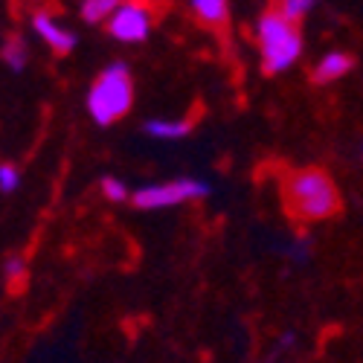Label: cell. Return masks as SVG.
Masks as SVG:
<instances>
[{
  "mask_svg": "<svg viewBox=\"0 0 363 363\" xmlns=\"http://www.w3.org/2000/svg\"><path fill=\"white\" fill-rule=\"evenodd\" d=\"M99 189H102L105 201H111V203H125V201H131V198H134V192L125 186V180H123V177H113V174L102 177Z\"/></svg>",
  "mask_w": 363,
  "mask_h": 363,
  "instance_id": "7c38bea8",
  "label": "cell"
},
{
  "mask_svg": "<svg viewBox=\"0 0 363 363\" xmlns=\"http://www.w3.org/2000/svg\"><path fill=\"white\" fill-rule=\"evenodd\" d=\"M134 105V76L125 62H111L90 84L84 108L96 125L119 123Z\"/></svg>",
  "mask_w": 363,
  "mask_h": 363,
  "instance_id": "3957f363",
  "label": "cell"
},
{
  "mask_svg": "<svg viewBox=\"0 0 363 363\" xmlns=\"http://www.w3.org/2000/svg\"><path fill=\"white\" fill-rule=\"evenodd\" d=\"M123 0H82V21L84 23H108Z\"/></svg>",
  "mask_w": 363,
  "mask_h": 363,
  "instance_id": "30bf717a",
  "label": "cell"
},
{
  "mask_svg": "<svg viewBox=\"0 0 363 363\" xmlns=\"http://www.w3.org/2000/svg\"><path fill=\"white\" fill-rule=\"evenodd\" d=\"M285 206L299 221H328L340 209V192L323 169H294L285 177Z\"/></svg>",
  "mask_w": 363,
  "mask_h": 363,
  "instance_id": "6da1fadb",
  "label": "cell"
},
{
  "mask_svg": "<svg viewBox=\"0 0 363 363\" xmlns=\"http://www.w3.org/2000/svg\"><path fill=\"white\" fill-rule=\"evenodd\" d=\"M352 67H354V58L346 50H328L314 65V82L317 84H331V82L349 76Z\"/></svg>",
  "mask_w": 363,
  "mask_h": 363,
  "instance_id": "52a82bcc",
  "label": "cell"
},
{
  "mask_svg": "<svg viewBox=\"0 0 363 363\" xmlns=\"http://www.w3.org/2000/svg\"><path fill=\"white\" fill-rule=\"evenodd\" d=\"M4 277H6L9 282H18V279L23 277V259L9 256V259H6V264H4Z\"/></svg>",
  "mask_w": 363,
  "mask_h": 363,
  "instance_id": "9a60e30c",
  "label": "cell"
},
{
  "mask_svg": "<svg viewBox=\"0 0 363 363\" xmlns=\"http://www.w3.org/2000/svg\"><path fill=\"white\" fill-rule=\"evenodd\" d=\"M189 9L201 23L221 26L230 18V0H189Z\"/></svg>",
  "mask_w": 363,
  "mask_h": 363,
  "instance_id": "9c48e42d",
  "label": "cell"
},
{
  "mask_svg": "<svg viewBox=\"0 0 363 363\" xmlns=\"http://www.w3.org/2000/svg\"><path fill=\"white\" fill-rule=\"evenodd\" d=\"M148 137H155V140H163V143H174V140H184L192 125L186 123V119H148V123L143 125Z\"/></svg>",
  "mask_w": 363,
  "mask_h": 363,
  "instance_id": "ba28073f",
  "label": "cell"
},
{
  "mask_svg": "<svg viewBox=\"0 0 363 363\" xmlns=\"http://www.w3.org/2000/svg\"><path fill=\"white\" fill-rule=\"evenodd\" d=\"M314 6H317V0H277V12H282L285 18L296 21V23L306 15H311Z\"/></svg>",
  "mask_w": 363,
  "mask_h": 363,
  "instance_id": "4fadbf2b",
  "label": "cell"
},
{
  "mask_svg": "<svg viewBox=\"0 0 363 363\" xmlns=\"http://www.w3.org/2000/svg\"><path fill=\"white\" fill-rule=\"evenodd\" d=\"M209 195V184L198 177H174V180H163V184H148L140 186L134 192V206L137 209H172L180 203H189V201H201Z\"/></svg>",
  "mask_w": 363,
  "mask_h": 363,
  "instance_id": "277c9868",
  "label": "cell"
},
{
  "mask_svg": "<svg viewBox=\"0 0 363 363\" xmlns=\"http://www.w3.org/2000/svg\"><path fill=\"white\" fill-rule=\"evenodd\" d=\"M26 62H29V50H26V44H23V38H18V35L6 38V44H4V65H6L12 73H23Z\"/></svg>",
  "mask_w": 363,
  "mask_h": 363,
  "instance_id": "8fae6325",
  "label": "cell"
},
{
  "mask_svg": "<svg viewBox=\"0 0 363 363\" xmlns=\"http://www.w3.org/2000/svg\"><path fill=\"white\" fill-rule=\"evenodd\" d=\"M18 186H21V172H18V166L4 163V166H0V192L12 195Z\"/></svg>",
  "mask_w": 363,
  "mask_h": 363,
  "instance_id": "5bb4252c",
  "label": "cell"
},
{
  "mask_svg": "<svg viewBox=\"0 0 363 363\" xmlns=\"http://www.w3.org/2000/svg\"><path fill=\"white\" fill-rule=\"evenodd\" d=\"M105 26H108L111 38L119 44H143L151 35L155 15H151V9L143 4V0H123Z\"/></svg>",
  "mask_w": 363,
  "mask_h": 363,
  "instance_id": "5b68a950",
  "label": "cell"
},
{
  "mask_svg": "<svg viewBox=\"0 0 363 363\" xmlns=\"http://www.w3.org/2000/svg\"><path fill=\"white\" fill-rule=\"evenodd\" d=\"M256 44H259V58L262 70L267 76H282L288 73L299 58H302V33L299 23L285 18L277 9H267L256 21Z\"/></svg>",
  "mask_w": 363,
  "mask_h": 363,
  "instance_id": "7a4b0ae2",
  "label": "cell"
},
{
  "mask_svg": "<svg viewBox=\"0 0 363 363\" xmlns=\"http://www.w3.org/2000/svg\"><path fill=\"white\" fill-rule=\"evenodd\" d=\"M29 26H33V33H35L55 55H70V52L76 50V44H79V38H76L73 29L65 26L62 21H58L55 15H50V12H35L33 21H29Z\"/></svg>",
  "mask_w": 363,
  "mask_h": 363,
  "instance_id": "8992f818",
  "label": "cell"
}]
</instances>
